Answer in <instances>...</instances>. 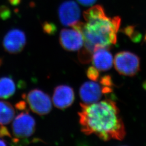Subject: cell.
<instances>
[{"label":"cell","instance_id":"14","mask_svg":"<svg viewBox=\"0 0 146 146\" xmlns=\"http://www.w3.org/2000/svg\"><path fill=\"white\" fill-rule=\"evenodd\" d=\"M123 31L134 42H138L141 38V34L136 31L134 26H130L127 27L123 29Z\"/></svg>","mask_w":146,"mask_h":146},{"label":"cell","instance_id":"10","mask_svg":"<svg viewBox=\"0 0 146 146\" xmlns=\"http://www.w3.org/2000/svg\"><path fill=\"white\" fill-rule=\"evenodd\" d=\"M75 94L73 89L66 85L56 87L54 92L52 101L58 108L63 110L70 106L74 101Z\"/></svg>","mask_w":146,"mask_h":146},{"label":"cell","instance_id":"24","mask_svg":"<svg viewBox=\"0 0 146 146\" xmlns=\"http://www.w3.org/2000/svg\"><path fill=\"white\" fill-rule=\"evenodd\" d=\"M0 146H7V143H5V141L0 139Z\"/></svg>","mask_w":146,"mask_h":146},{"label":"cell","instance_id":"19","mask_svg":"<svg viewBox=\"0 0 146 146\" xmlns=\"http://www.w3.org/2000/svg\"><path fill=\"white\" fill-rule=\"evenodd\" d=\"M6 136L11 137V134L7 128L4 125H1L0 126V137H3Z\"/></svg>","mask_w":146,"mask_h":146},{"label":"cell","instance_id":"3","mask_svg":"<svg viewBox=\"0 0 146 146\" xmlns=\"http://www.w3.org/2000/svg\"><path fill=\"white\" fill-rule=\"evenodd\" d=\"M114 63L116 70L124 76H134L140 70V58L129 52L117 53L114 58Z\"/></svg>","mask_w":146,"mask_h":146},{"label":"cell","instance_id":"22","mask_svg":"<svg viewBox=\"0 0 146 146\" xmlns=\"http://www.w3.org/2000/svg\"><path fill=\"white\" fill-rule=\"evenodd\" d=\"M11 5L17 6L19 5L21 2V0H8Z\"/></svg>","mask_w":146,"mask_h":146},{"label":"cell","instance_id":"25","mask_svg":"<svg viewBox=\"0 0 146 146\" xmlns=\"http://www.w3.org/2000/svg\"><path fill=\"white\" fill-rule=\"evenodd\" d=\"M2 60L1 58H0V66L2 64Z\"/></svg>","mask_w":146,"mask_h":146},{"label":"cell","instance_id":"17","mask_svg":"<svg viewBox=\"0 0 146 146\" xmlns=\"http://www.w3.org/2000/svg\"><path fill=\"white\" fill-rule=\"evenodd\" d=\"M99 70L95 67H90L87 70V75L91 81H96L99 78Z\"/></svg>","mask_w":146,"mask_h":146},{"label":"cell","instance_id":"16","mask_svg":"<svg viewBox=\"0 0 146 146\" xmlns=\"http://www.w3.org/2000/svg\"><path fill=\"white\" fill-rule=\"evenodd\" d=\"M11 16V11L10 8L7 5L0 6V19L2 21H6L9 19Z\"/></svg>","mask_w":146,"mask_h":146},{"label":"cell","instance_id":"6","mask_svg":"<svg viewBox=\"0 0 146 146\" xmlns=\"http://www.w3.org/2000/svg\"><path fill=\"white\" fill-rule=\"evenodd\" d=\"M58 14L63 26L73 27L80 22L81 11L76 2L69 0L63 2L59 7Z\"/></svg>","mask_w":146,"mask_h":146},{"label":"cell","instance_id":"4","mask_svg":"<svg viewBox=\"0 0 146 146\" xmlns=\"http://www.w3.org/2000/svg\"><path fill=\"white\" fill-rule=\"evenodd\" d=\"M27 100L31 110L38 115H46L52 108L49 96L38 89L31 90L27 95Z\"/></svg>","mask_w":146,"mask_h":146},{"label":"cell","instance_id":"20","mask_svg":"<svg viewBox=\"0 0 146 146\" xmlns=\"http://www.w3.org/2000/svg\"><path fill=\"white\" fill-rule=\"evenodd\" d=\"M15 108L19 110H26L27 104L26 102L24 101H21L17 102L15 104Z\"/></svg>","mask_w":146,"mask_h":146},{"label":"cell","instance_id":"15","mask_svg":"<svg viewBox=\"0 0 146 146\" xmlns=\"http://www.w3.org/2000/svg\"><path fill=\"white\" fill-rule=\"evenodd\" d=\"M43 31L48 35H52L56 33L57 31V27L56 25L52 22L46 21L42 24Z\"/></svg>","mask_w":146,"mask_h":146},{"label":"cell","instance_id":"5","mask_svg":"<svg viewBox=\"0 0 146 146\" xmlns=\"http://www.w3.org/2000/svg\"><path fill=\"white\" fill-rule=\"evenodd\" d=\"M35 120L28 113H21L13 122L12 129L16 137L25 139L32 135L35 131Z\"/></svg>","mask_w":146,"mask_h":146},{"label":"cell","instance_id":"18","mask_svg":"<svg viewBox=\"0 0 146 146\" xmlns=\"http://www.w3.org/2000/svg\"><path fill=\"white\" fill-rule=\"evenodd\" d=\"M100 83L103 86L110 87L113 84L111 79L109 76H104L102 78H101Z\"/></svg>","mask_w":146,"mask_h":146},{"label":"cell","instance_id":"8","mask_svg":"<svg viewBox=\"0 0 146 146\" xmlns=\"http://www.w3.org/2000/svg\"><path fill=\"white\" fill-rule=\"evenodd\" d=\"M60 42L66 50L78 51L84 46V36L81 31L74 28L63 29L60 33Z\"/></svg>","mask_w":146,"mask_h":146},{"label":"cell","instance_id":"9","mask_svg":"<svg viewBox=\"0 0 146 146\" xmlns=\"http://www.w3.org/2000/svg\"><path fill=\"white\" fill-rule=\"evenodd\" d=\"M104 94V86L93 81L85 82L80 89V96L84 104L98 102Z\"/></svg>","mask_w":146,"mask_h":146},{"label":"cell","instance_id":"1","mask_svg":"<svg viewBox=\"0 0 146 146\" xmlns=\"http://www.w3.org/2000/svg\"><path fill=\"white\" fill-rule=\"evenodd\" d=\"M81 131L89 135L95 134L104 141L122 140L125 127L115 102L104 100L92 104H81L78 113Z\"/></svg>","mask_w":146,"mask_h":146},{"label":"cell","instance_id":"12","mask_svg":"<svg viewBox=\"0 0 146 146\" xmlns=\"http://www.w3.org/2000/svg\"><path fill=\"white\" fill-rule=\"evenodd\" d=\"M15 110L7 102L0 101V125L9 124L14 119Z\"/></svg>","mask_w":146,"mask_h":146},{"label":"cell","instance_id":"26","mask_svg":"<svg viewBox=\"0 0 146 146\" xmlns=\"http://www.w3.org/2000/svg\"><path fill=\"white\" fill-rule=\"evenodd\" d=\"M145 41H146V35H145Z\"/></svg>","mask_w":146,"mask_h":146},{"label":"cell","instance_id":"23","mask_svg":"<svg viewBox=\"0 0 146 146\" xmlns=\"http://www.w3.org/2000/svg\"><path fill=\"white\" fill-rule=\"evenodd\" d=\"M18 87L20 89L25 88L26 87V84L23 81H20L18 84Z\"/></svg>","mask_w":146,"mask_h":146},{"label":"cell","instance_id":"21","mask_svg":"<svg viewBox=\"0 0 146 146\" xmlns=\"http://www.w3.org/2000/svg\"><path fill=\"white\" fill-rule=\"evenodd\" d=\"M78 2L84 6H90L94 5L97 0H77Z\"/></svg>","mask_w":146,"mask_h":146},{"label":"cell","instance_id":"11","mask_svg":"<svg viewBox=\"0 0 146 146\" xmlns=\"http://www.w3.org/2000/svg\"><path fill=\"white\" fill-rule=\"evenodd\" d=\"M94 67L99 71H106L111 68L114 60L108 49L101 48L93 53L92 58Z\"/></svg>","mask_w":146,"mask_h":146},{"label":"cell","instance_id":"7","mask_svg":"<svg viewBox=\"0 0 146 146\" xmlns=\"http://www.w3.org/2000/svg\"><path fill=\"white\" fill-rule=\"evenodd\" d=\"M26 44V34L24 31L19 29H13L8 31L3 41V46L5 51L11 54L21 52Z\"/></svg>","mask_w":146,"mask_h":146},{"label":"cell","instance_id":"13","mask_svg":"<svg viewBox=\"0 0 146 146\" xmlns=\"http://www.w3.org/2000/svg\"><path fill=\"white\" fill-rule=\"evenodd\" d=\"M15 84L11 78H0V98L7 99L13 96L15 92Z\"/></svg>","mask_w":146,"mask_h":146},{"label":"cell","instance_id":"2","mask_svg":"<svg viewBox=\"0 0 146 146\" xmlns=\"http://www.w3.org/2000/svg\"><path fill=\"white\" fill-rule=\"evenodd\" d=\"M84 17L85 23L78 22L72 27L82 33L84 49L93 54L99 48L108 49L116 44L121 25L120 17H108L104 8L96 5L85 11Z\"/></svg>","mask_w":146,"mask_h":146}]
</instances>
